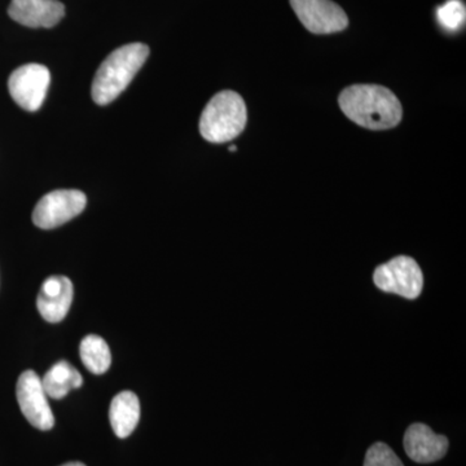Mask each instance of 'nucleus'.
I'll use <instances>...</instances> for the list:
<instances>
[{
    "mask_svg": "<svg viewBox=\"0 0 466 466\" xmlns=\"http://www.w3.org/2000/svg\"><path fill=\"white\" fill-rule=\"evenodd\" d=\"M343 115L370 130H389L400 124L403 108L394 92L379 85H354L339 97Z\"/></svg>",
    "mask_w": 466,
    "mask_h": 466,
    "instance_id": "obj_1",
    "label": "nucleus"
},
{
    "mask_svg": "<svg viewBox=\"0 0 466 466\" xmlns=\"http://www.w3.org/2000/svg\"><path fill=\"white\" fill-rule=\"evenodd\" d=\"M149 47L143 43H131L116 48L103 61L92 84V99L99 106H108L131 84L147 58Z\"/></svg>",
    "mask_w": 466,
    "mask_h": 466,
    "instance_id": "obj_2",
    "label": "nucleus"
},
{
    "mask_svg": "<svg viewBox=\"0 0 466 466\" xmlns=\"http://www.w3.org/2000/svg\"><path fill=\"white\" fill-rule=\"evenodd\" d=\"M248 122L245 101L235 91L218 92L200 118V134L208 142L228 143L244 131Z\"/></svg>",
    "mask_w": 466,
    "mask_h": 466,
    "instance_id": "obj_3",
    "label": "nucleus"
},
{
    "mask_svg": "<svg viewBox=\"0 0 466 466\" xmlns=\"http://www.w3.org/2000/svg\"><path fill=\"white\" fill-rule=\"evenodd\" d=\"M373 281L380 290L394 293L407 299H419L424 287V275L415 259L400 256L377 267Z\"/></svg>",
    "mask_w": 466,
    "mask_h": 466,
    "instance_id": "obj_4",
    "label": "nucleus"
},
{
    "mask_svg": "<svg viewBox=\"0 0 466 466\" xmlns=\"http://www.w3.org/2000/svg\"><path fill=\"white\" fill-rule=\"evenodd\" d=\"M87 198L76 189H57L43 196L33 211V223L42 229L57 228L85 210Z\"/></svg>",
    "mask_w": 466,
    "mask_h": 466,
    "instance_id": "obj_5",
    "label": "nucleus"
},
{
    "mask_svg": "<svg viewBox=\"0 0 466 466\" xmlns=\"http://www.w3.org/2000/svg\"><path fill=\"white\" fill-rule=\"evenodd\" d=\"M51 75L47 66L26 64L17 67L8 79V90L18 106L27 112L41 109L47 95Z\"/></svg>",
    "mask_w": 466,
    "mask_h": 466,
    "instance_id": "obj_6",
    "label": "nucleus"
},
{
    "mask_svg": "<svg viewBox=\"0 0 466 466\" xmlns=\"http://www.w3.org/2000/svg\"><path fill=\"white\" fill-rule=\"evenodd\" d=\"M18 406L27 421L39 431H51L55 417L43 389L42 379L34 370H25L18 377L16 386Z\"/></svg>",
    "mask_w": 466,
    "mask_h": 466,
    "instance_id": "obj_7",
    "label": "nucleus"
},
{
    "mask_svg": "<svg viewBox=\"0 0 466 466\" xmlns=\"http://www.w3.org/2000/svg\"><path fill=\"white\" fill-rule=\"evenodd\" d=\"M290 5L309 32L333 34L349 25L348 15L332 0H290Z\"/></svg>",
    "mask_w": 466,
    "mask_h": 466,
    "instance_id": "obj_8",
    "label": "nucleus"
},
{
    "mask_svg": "<svg viewBox=\"0 0 466 466\" xmlns=\"http://www.w3.org/2000/svg\"><path fill=\"white\" fill-rule=\"evenodd\" d=\"M404 450L413 461L429 464L443 459L449 451V440L444 435L435 434L428 425H410L404 434Z\"/></svg>",
    "mask_w": 466,
    "mask_h": 466,
    "instance_id": "obj_9",
    "label": "nucleus"
},
{
    "mask_svg": "<svg viewBox=\"0 0 466 466\" xmlns=\"http://www.w3.org/2000/svg\"><path fill=\"white\" fill-rule=\"evenodd\" d=\"M73 296L75 289L69 279L66 276H51L42 285L36 299V308L48 323H58L69 312Z\"/></svg>",
    "mask_w": 466,
    "mask_h": 466,
    "instance_id": "obj_10",
    "label": "nucleus"
},
{
    "mask_svg": "<svg viewBox=\"0 0 466 466\" xmlns=\"http://www.w3.org/2000/svg\"><path fill=\"white\" fill-rule=\"evenodd\" d=\"M8 15L27 27H54L63 20L66 7L57 0H11Z\"/></svg>",
    "mask_w": 466,
    "mask_h": 466,
    "instance_id": "obj_11",
    "label": "nucleus"
},
{
    "mask_svg": "<svg viewBox=\"0 0 466 466\" xmlns=\"http://www.w3.org/2000/svg\"><path fill=\"white\" fill-rule=\"evenodd\" d=\"M140 420V401L133 391H122L113 398L109 421L116 437H130Z\"/></svg>",
    "mask_w": 466,
    "mask_h": 466,
    "instance_id": "obj_12",
    "label": "nucleus"
},
{
    "mask_svg": "<svg viewBox=\"0 0 466 466\" xmlns=\"http://www.w3.org/2000/svg\"><path fill=\"white\" fill-rule=\"evenodd\" d=\"M43 389L52 400H63L73 389L84 383L81 373L67 361H58L42 379Z\"/></svg>",
    "mask_w": 466,
    "mask_h": 466,
    "instance_id": "obj_13",
    "label": "nucleus"
},
{
    "mask_svg": "<svg viewBox=\"0 0 466 466\" xmlns=\"http://www.w3.org/2000/svg\"><path fill=\"white\" fill-rule=\"evenodd\" d=\"M79 354L85 367L94 375H103L112 364L108 343L96 334H90L82 339Z\"/></svg>",
    "mask_w": 466,
    "mask_h": 466,
    "instance_id": "obj_14",
    "label": "nucleus"
},
{
    "mask_svg": "<svg viewBox=\"0 0 466 466\" xmlns=\"http://www.w3.org/2000/svg\"><path fill=\"white\" fill-rule=\"evenodd\" d=\"M438 21L450 32H456L465 23V5L460 0H449L446 5L438 8Z\"/></svg>",
    "mask_w": 466,
    "mask_h": 466,
    "instance_id": "obj_15",
    "label": "nucleus"
},
{
    "mask_svg": "<svg viewBox=\"0 0 466 466\" xmlns=\"http://www.w3.org/2000/svg\"><path fill=\"white\" fill-rule=\"evenodd\" d=\"M364 466H404L388 444L375 443L367 451Z\"/></svg>",
    "mask_w": 466,
    "mask_h": 466,
    "instance_id": "obj_16",
    "label": "nucleus"
},
{
    "mask_svg": "<svg viewBox=\"0 0 466 466\" xmlns=\"http://www.w3.org/2000/svg\"><path fill=\"white\" fill-rule=\"evenodd\" d=\"M61 466H86V465L82 464V462H67V464H64Z\"/></svg>",
    "mask_w": 466,
    "mask_h": 466,
    "instance_id": "obj_17",
    "label": "nucleus"
},
{
    "mask_svg": "<svg viewBox=\"0 0 466 466\" xmlns=\"http://www.w3.org/2000/svg\"><path fill=\"white\" fill-rule=\"evenodd\" d=\"M228 149H229V150H231V152H236V150H238V147H236V146H231V147H229V148H228Z\"/></svg>",
    "mask_w": 466,
    "mask_h": 466,
    "instance_id": "obj_18",
    "label": "nucleus"
}]
</instances>
